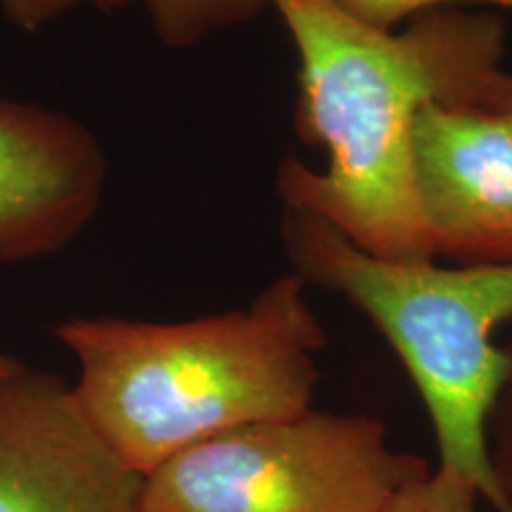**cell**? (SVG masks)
Instances as JSON below:
<instances>
[{
  "label": "cell",
  "instance_id": "cell-3",
  "mask_svg": "<svg viewBox=\"0 0 512 512\" xmlns=\"http://www.w3.org/2000/svg\"><path fill=\"white\" fill-rule=\"evenodd\" d=\"M283 245L292 273L356 306L401 358L432 422L437 470L501 512L486 425L508 368L496 332L512 323V264L380 259L294 209H285Z\"/></svg>",
  "mask_w": 512,
  "mask_h": 512
},
{
  "label": "cell",
  "instance_id": "cell-14",
  "mask_svg": "<svg viewBox=\"0 0 512 512\" xmlns=\"http://www.w3.org/2000/svg\"><path fill=\"white\" fill-rule=\"evenodd\" d=\"M19 368H22V363L15 361V358H10V356H5V354H0V377L17 373Z\"/></svg>",
  "mask_w": 512,
  "mask_h": 512
},
{
  "label": "cell",
  "instance_id": "cell-1",
  "mask_svg": "<svg viewBox=\"0 0 512 512\" xmlns=\"http://www.w3.org/2000/svg\"><path fill=\"white\" fill-rule=\"evenodd\" d=\"M299 60L297 131L328 166L280 164L285 209L363 252L437 261L415 185V131L432 105L482 107L503 72L508 24L484 5H441L375 29L325 0H273Z\"/></svg>",
  "mask_w": 512,
  "mask_h": 512
},
{
  "label": "cell",
  "instance_id": "cell-13",
  "mask_svg": "<svg viewBox=\"0 0 512 512\" xmlns=\"http://www.w3.org/2000/svg\"><path fill=\"white\" fill-rule=\"evenodd\" d=\"M482 107L501 119L505 131H508L512 138V72L503 69L501 76H498L494 83V88L489 91V98L484 100Z\"/></svg>",
  "mask_w": 512,
  "mask_h": 512
},
{
  "label": "cell",
  "instance_id": "cell-6",
  "mask_svg": "<svg viewBox=\"0 0 512 512\" xmlns=\"http://www.w3.org/2000/svg\"><path fill=\"white\" fill-rule=\"evenodd\" d=\"M107 157L67 114L0 95V264L60 252L98 214Z\"/></svg>",
  "mask_w": 512,
  "mask_h": 512
},
{
  "label": "cell",
  "instance_id": "cell-5",
  "mask_svg": "<svg viewBox=\"0 0 512 512\" xmlns=\"http://www.w3.org/2000/svg\"><path fill=\"white\" fill-rule=\"evenodd\" d=\"M145 477L117 456L60 377H0V512H140Z\"/></svg>",
  "mask_w": 512,
  "mask_h": 512
},
{
  "label": "cell",
  "instance_id": "cell-8",
  "mask_svg": "<svg viewBox=\"0 0 512 512\" xmlns=\"http://www.w3.org/2000/svg\"><path fill=\"white\" fill-rule=\"evenodd\" d=\"M159 41L171 50L200 46L223 29L245 24L273 0H143Z\"/></svg>",
  "mask_w": 512,
  "mask_h": 512
},
{
  "label": "cell",
  "instance_id": "cell-11",
  "mask_svg": "<svg viewBox=\"0 0 512 512\" xmlns=\"http://www.w3.org/2000/svg\"><path fill=\"white\" fill-rule=\"evenodd\" d=\"M325 3L375 29H396L420 12L441 5H484V8L512 12V0H325Z\"/></svg>",
  "mask_w": 512,
  "mask_h": 512
},
{
  "label": "cell",
  "instance_id": "cell-12",
  "mask_svg": "<svg viewBox=\"0 0 512 512\" xmlns=\"http://www.w3.org/2000/svg\"><path fill=\"white\" fill-rule=\"evenodd\" d=\"M131 0H0V12L19 31H41L48 24L81 8L112 12L124 8Z\"/></svg>",
  "mask_w": 512,
  "mask_h": 512
},
{
  "label": "cell",
  "instance_id": "cell-2",
  "mask_svg": "<svg viewBox=\"0 0 512 512\" xmlns=\"http://www.w3.org/2000/svg\"><path fill=\"white\" fill-rule=\"evenodd\" d=\"M306 287L297 273L280 275L247 309L185 323L57 325L79 361L83 411L143 477L223 432L309 411L328 337Z\"/></svg>",
  "mask_w": 512,
  "mask_h": 512
},
{
  "label": "cell",
  "instance_id": "cell-10",
  "mask_svg": "<svg viewBox=\"0 0 512 512\" xmlns=\"http://www.w3.org/2000/svg\"><path fill=\"white\" fill-rule=\"evenodd\" d=\"M482 496L456 475L430 470L408 486L392 512H477Z\"/></svg>",
  "mask_w": 512,
  "mask_h": 512
},
{
  "label": "cell",
  "instance_id": "cell-9",
  "mask_svg": "<svg viewBox=\"0 0 512 512\" xmlns=\"http://www.w3.org/2000/svg\"><path fill=\"white\" fill-rule=\"evenodd\" d=\"M503 349L508 356V368L486 425V451L501 498V512H512V335Z\"/></svg>",
  "mask_w": 512,
  "mask_h": 512
},
{
  "label": "cell",
  "instance_id": "cell-4",
  "mask_svg": "<svg viewBox=\"0 0 512 512\" xmlns=\"http://www.w3.org/2000/svg\"><path fill=\"white\" fill-rule=\"evenodd\" d=\"M432 467L370 415L309 411L254 422L145 477L140 512H392Z\"/></svg>",
  "mask_w": 512,
  "mask_h": 512
},
{
  "label": "cell",
  "instance_id": "cell-7",
  "mask_svg": "<svg viewBox=\"0 0 512 512\" xmlns=\"http://www.w3.org/2000/svg\"><path fill=\"white\" fill-rule=\"evenodd\" d=\"M415 185L434 259L512 264V138L496 114L427 107L415 131Z\"/></svg>",
  "mask_w": 512,
  "mask_h": 512
}]
</instances>
